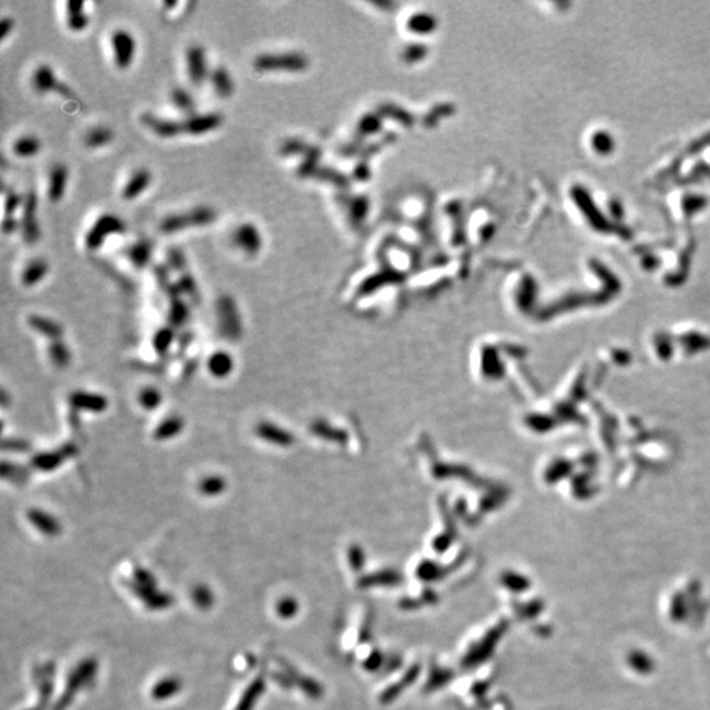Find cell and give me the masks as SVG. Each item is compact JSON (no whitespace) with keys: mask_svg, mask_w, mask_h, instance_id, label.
Returning <instances> with one entry per match:
<instances>
[{"mask_svg":"<svg viewBox=\"0 0 710 710\" xmlns=\"http://www.w3.org/2000/svg\"><path fill=\"white\" fill-rule=\"evenodd\" d=\"M217 212L210 205H198L187 212L171 213L161 221L159 229L164 235H174L187 228H198L212 224Z\"/></svg>","mask_w":710,"mask_h":710,"instance_id":"6da1fadb","label":"cell"},{"mask_svg":"<svg viewBox=\"0 0 710 710\" xmlns=\"http://www.w3.org/2000/svg\"><path fill=\"white\" fill-rule=\"evenodd\" d=\"M125 232L124 221L113 213H103L90 226L84 236V245L88 250L102 248L106 238Z\"/></svg>","mask_w":710,"mask_h":710,"instance_id":"7a4b0ae2","label":"cell"},{"mask_svg":"<svg viewBox=\"0 0 710 710\" xmlns=\"http://www.w3.org/2000/svg\"><path fill=\"white\" fill-rule=\"evenodd\" d=\"M37 205H38L37 195H36L35 191L31 189L24 196L22 219H20L22 236L28 245H35L41 237V230H40V225L37 220Z\"/></svg>","mask_w":710,"mask_h":710,"instance_id":"3957f363","label":"cell"},{"mask_svg":"<svg viewBox=\"0 0 710 710\" xmlns=\"http://www.w3.org/2000/svg\"><path fill=\"white\" fill-rule=\"evenodd\" d=\"M111 47L116 68L127 70L136 54V40L127 29H116L111 35Z\"/></svg>","mask_w":710,"mask_h":710,"instance_id":"277c9868","label":"cell"},{"mask_svg":"<svg viewBox=\"0 0 710 710\" xmlns=\"http://www.w3.org/2000/svg\"><path fill=\"white\" fill-rule=\"evenodd\" d=\"M186 66H187L189 79L194 86L200 87L201 84L205 82V79L210 78L211 71H208L207 54H205L204 47L201 45L194 44V45L187 47Z\"/></svg>","mask_w":710,"mask_h":710,"instance_id":"5b68a950","label":"cell"},{"mask_svg":"<svg viewBox=\"0 0 710 710\" xmlns=\"http://www.w3.org/2000/svg\"><path fill=\"white\" fill-rule=\"evenodd\" d=\"M219 319L220 325L223 326V331L228 338H238L241 334V319L238 315L236 303L230 296H223L219 300Z\"/></svg>","mask_w":710,"mask_h":710,"instance_id":"8992f818","label":"cell"},{"mask_svg":"<svg viewBox=\"0 0 710 710\" xmlns=\"http://www.w3.org/2000/svg\"><path fill=\"white\" fill-rule=\"evenodd\" d=\"M183 123V132L191 136H200L210 133L220 128L224 123V116L219 112H207V113H195L191 115Z\"/></svg>","mask_w":710,"mask_h":710,"instance_id":"52a82bcc","label":"cell"},{"mask_svg":"<svg viewBox=\"0 0 710 710\" xmlns=\"http://www.w3.org/2000/svg\"><path fill=\"white\" fill-rule=\"evenodd\" d=\"M142 124L155 133L158 137L162 139H174L183 132V123L171 120V118H162L155 116L150 112H143L140 118Z\"/></svg>","mask_w":710,"mask_h":710,"instance_id":"ba28073f","label":"cell"},{"mask_svg":"<svg viewBox=\"0 0 710 710\" xmlns=\"http://www.w3.org/2000/svg\"><path fill=\"white\" fill-rule=\"evenodd\" d=\"M233 244L248 255H255L260 251L262 241L257 226L251 223L239 224L233 232Z\"/></svg>","mask_w":710,"mask_h":710,"instance_id":"9c48e42d","label":"cell"},{"mask_svg":"<svg viewBox=\"0 0 710 710\" xmlns=\"http://www.w3.org/2000/svg\"><path fill=\"white\" fill-rule=\"evenodd\" d=\"M69 170L63 164L52 166L47 178V198L52 203H58L66 192Z\"/></svg>","mask_w":710,"mask_h":710,"instance_id":"30bf717a","label":"cell"},{"mask_svg":"<svg viewBox=\"0 0 710 710\" xmlns=\"http://www.w3.org/2000/svg\"><path fill=\"white\" fill-rule=\"evenodd\" d=\"M150 183H152L150 170H148L145 167H140L133 171L128 182L125 183L124 189L121 191V198L124 200H134L136 198H139L141 194L145 192V189L150 186Z\"/></svg>","mask_w":710,"mask_h":710,"instance_id":"8fae6325","label":"cell"},{"mask_svg":"<svg viewBox=\"0 0 710 710\" xmlns=\"http://www.w3.org/2000/svg\"><path fill=\"white\" fill-rule=\"evenodd\" d=\"M70 402L71 405L75 409H84L87 412H94V413L104 412V409H106V405H108V402L104 396L97 395V393H91V392H81V390L71 395Z\"/></svg>","mask_w":710,"mask_h":710,"instance_id":"7c38bea8","label":"cell"},{"mask_svg":"<svg viewBox=\"0 0 710 710\" xmlns=\"http://www.w3.org/2000/svg\"><path fill=\"white\" fill-rule=\"evenodd\" d=\"M59 83L61 82L57 79L54 71L47 63L37 66L36 70L33 71L32 86H33L36 93H38V94H47L52 91H57Z\"/></svg>","mask_w":710,"mask_h":710,"instance_id":"4fadbf2b","label":"cell"},{"mask_svg":"<svg viewBox=\"0 0 710 710\" xmlns=\"http://www.w3.org/2000/svg\"><path fill=\"white\" fill-rule=\"evenodd\" d=\"M125 253L136 269H143L150 263L153 257V242L148 238L137 239L127 248Z\"/></svg>","mask_w":710,"mask_h":710,"instance_id":"5bb4252c","label":"cell"},{"mask_svg":"<svg viewBox=\"0 0 710 710\" xmlns=\"http://www.w3.org/2000/svg\"><path fill=\"white\" fill-rule=\"evenodd\" d=\"M210 81L212 83L213 90L216 95L221 99L230 97L235 93V81L224 66H216L210 72Z\"/></svg>","mask_w":710,"mask_h":710,"instance_id":"9a60e30c","label":"cell"},{"mask_svg":"<svg viewBox=\"0 0 710 710\" xmlns=\"http://www.w3.org/2000/svg\"><path fill=\"white\" fill-rule=\"evenodd\" d=\"M90 17L84 11V3L70 0L66 3V25L72 32H81L87 28Z\"/></svg>","mask_w":710,"mask_h":710,"instance_id":"2e32d148","label":"cell"},{"mask_svg":"<svg viewBox=\"0 0 710 710\" xmlns=\"http://www.w3.org/2000/svg\"><path fill=\"white\" fill-rule=\"evenodd\" d=\"M49 265L42 258L32 260L23 270L22 274V282L26 287H33L38 282H41L47 276Z\"/></svg>","mask_w":710,"mask_h":710,"instance_id":"e0dca14e","label":"cell"},{"mask_svg":"<svg viewBox=\"0 0 710 710\" xmlns=\"http://www.w3.org/2000/svg\"><path fill=\"white\" fill-rule=\"evenodd\" d=\"M297 59L290 56H270V54H262L254 59V68L257 70H272V69H283V68H292L296 66Z\"/></svg>","mask_w":710,"mask_h":710,"instance_id":"ac0fdd59","label":"cell"},{"mask_svg":"<svg viewBox=\"0 0 710 710\" xmlns=\"http://www.w3.org/2000/svg\"><path fill=\"white\" fill-rule=\"evenodd\" d=\"M170 99H171V103L180 112L187 113L189 116L195 115V108H196L195 99L189 90H186L184 87H179V86L174 87L170 93Z\"/></svg>","mask_w":710,"mask_h":710,"instance_id":"d6986e66","label":"cell"},{"mask_svg":"<svg viewBox=\"0 0 710 710\" xmlns=\"http://www.w3.org/2000/svg\"><path fill=\"white\" fill-rule=\"evenodd\" d=\"M41 150V141L32 134L19 137L12 145V152L22 158H31Z\"/></svg>","mask_w":710,"mask_h":710,"instance_id":"ffe728a7","label":"cell"},{"mask_svg":"<svg viewBox=\"0 0 710 710\" xmlns=\"http://www.w3.org/2000/svg\"><path fill=\"white\" fill-rule=\"evenodd\" d=\"M208 368L214 377L224 378L233 370V359L225 352L214 353L208 361Z\"/></svg>","mask_w":710,"mask_h":710,"instance_id":"44dd1931","label":"cell"},{"mask_svg":"<svg viewBox=\"0 0 710 710\" xmlns=\"http://www.w3.org/2000/svg\"><path fill=\"white\" fill-rule=\"evenodd\" d=\"M113 140V132L108 127H94L88 130L84 136L86 146L91 149H97L100 146L108 145Z\"/></svg>","mask_w":710,"mask_h":710,"instance_id":"7402d4cb","label":"cell"},{"mask_svg":"<svg viewBox=\"0 0 710 710\" xmlns=\"http://www.w3.org/2000/svg\"><path fill=\"white\" fill-rule=\"evenodd\" d=\"M28 517L41 532H47V534H56L59 530V525L57 520L54 517H52L50 514L42 512V510H38V509L29 510Z\"/></svg>","mask_w":710,"mask_h":710,"instance_id":"603a6c76","label":"cell"},{"mask_svg":"<svg viewBox=\"0 0 710 710\" xmlns=\"http://www.w3.org/2000/svg\"><path fill=\"white\" fill-rule=\"evenodd\" d=\"M29 324L32 325V328L35 331H40V333H42L45 336H49L50 338H58L59 336L62 334L61 325H58L53 320L45 319V317H41V316H32L29 319Z\"/></svg>","mask_w":710,"mask_h":710,"instance_id":"cb8c5ba5","label":"cell"},{"mask_svg":"<svg viewBox=\"0 0 710 710\" xmlns=\"http://www.w3.org/2000/svg\"><path fill=\"white\" fill-rule=\"evenodd\" d=\"M65 457L66 454L65 452H47V454H41V455H37L35 459H33V464L35 467H37L38 470H42V471H52V470H56L58 466H61L62 461H65Z\"/></svg>","mask_w":710,"mask_h":710,"instance_id":"d4e9b609","label":"cell"},{"mask_svg":"<svg viewBox=\"0 0 710 710\" xmlns=\"http://www.w3.org/2000/svg\"><path fill=\"white\" fill-rule=\"evenodd\" d=\"M182 427H183V420L180 417H170L157 427L155 438L166 439V438L174 437V436H177L178 433H180Z\"/></svg>","mask_w":710,"mask_h":710,"instance_id":"484cf974","label":"cell"},{"mask_svg":"<svg viewBox=\"0 0 710 710\" xmlns=\"http://www.w3.org/2000/svg\"><path fill=\"white\" fill-rule=\"evenodd\" d=\"M166 257H167V265L174 271L179 272V274L187 271V260H186V255L182 251V248H177V246L167 248Z\"/></svg>","mask_w":710,"mask_h":710,"instance_id":"4316f807","label":"cell"},{"mask_svg":"<svg viewBox=\"0 0 710 710\" xmlns=\"http://www.w3.org/2000/svg\"><path fill=\"white\" fill-rule=\"evenodd\" d=\"M179 290L180 292H184L194 300V301H199L200 300V295H199V290H198V285L194 279V276L191 275V272L184 271L180 274L179 276Z\"/></svg>","mask_w":710,"mask_h":710,"instance_id":"83f0119b","label":"cell"},{"mask_svg":"<svg viewBox=\"0 0 710 710\" xmlns=\"http://www.w3.org/2000/svg\"><path fill=\"white\" fill-rule=\"evenodd\" d=\"M225 483L224 478L220 476H210L201 482L200 491L207 496H216L219 494L224 492Z\"/></svg>","mask_w":710,"mask_h":710,"instance_id":"f1b7e54d","label":"cell"},{"mask_svg":"<svg viewBox=\"0 0 710 710\" xmlns=\"http://www.w3.org/2000/svg\"><path fill=\"white\" fill-rule=\"evenodd\" d=\"M50 358L54 362V365L59 367L66 366L70 362V352L65 343L56 341L50 346Z\"/></svg>","mask_w":710,"mask_h":710,"instance_id":"f546056e","label":"cell"},{"mask_svg":"<svg viewBox=\"0 0 710 710\" xmlns=\"http://www.w3.org/2000/svg\"><path fill=\"white\" fill-rule=\"evenodd\" d=\"M24 196L17 194L16 191L10 189L6 194L4 199V216H13L15 212L23 207Z\"/></svg>","mask_w":710,"mask_h":710,"instance_id":"4dcf8cb0","label":"cell"},{"mask_svg":"<svg viewBox=\"0 0 710 710\" xmlns=\"http://www.w3.org/2000/svg\"><path fill=\"white\" fill-rule=\"evenodd\" d=\"M187 315H189V309H187V306L184 304V301L180 300L179 296L178 297H173V300H171V309H170V317H171V320L174 322H177V324H180V322H183L184 320L187 319Z\"/></svg>","mask_w":710,"mask_h":710,"instance_id":"1f68e13d","label":"cell"},{"mask_svg":"<svg viewBox=\"0 0 710 710\" xmlns=\"http://www.w3.org/2000/svg\"><path fill=\"white\" fill-rule=\"evenodd\" d=\"M140 400L146 409H154L161 404L162 397H161L159 390H157L155 388H146V390H142Z\"/></svg>","mask_w":710,"mask_h":710,"instance_id":"d6a6232c","label":"cell"},{"mask_svg":"<svg viewBox=\"0 0 710 710\" xmlns=\"http://www.w3.org/2000/svg\"><path fill=\"white\" fill-rule=\"evenodd\" d=\"M17 229H20V221L15 216H4L1 221V230L4 235H13Z\"/></svg>","mask_w":710,"mask_h":710,"instance_id":"836d02e7","label":"cell"},{"mask_svg":"<svg viewBox=\"0 0 710 710\" xmlns=\"http://www.w3.org/2000/svg\"><path fill=\"white\" fill-rule=\"evenodd\" d=\"M157 337H158V338H157V342H155V347H157V350H164V349H167V346L170 345V342H171V338H173L171 333L168 331H161Z\"/></svg>","mask_w":710,"mask_h":710,"instance_id":"e575fe53","label":"cell"},{"mask_svg":"<svg viewBox=\"0 0 710 710\" xmlns=\"http://www.w3.org/2000/svg\"><path fill=\"white\" fill-rule=\"evenodd\" d=\"M13 19L12 17H3L0 20V40H4L7 36L11 33L13 29Z\"/></svg>","mask_w":710,"mask_h":710,"instance_id":"d590c367","label":"cell"},{"mask_svg":"<svg viewBox=\"0 0 710 710\" xmlns=\"http://www.w3.org/2000/svg\"><path fill=\"white\" fill-rule=\"evenodd\" d=\"M56 93H58L62 97H66V99H70V100L75 99V94L71 91L70 87L68 84H65V83H59L58 88H57Z\"/></svg>","mask_w":710,"mask_h":710,"instance_id":"8d00e7d4","label":"cell"},{"mask_svg":"<svg viewBox=\"0 0 710 710\" xmlns=\"http://www.w3.org/2000/svg\"><path fill=\"white\" fill-rule=\"evenodd\" d=\"M16 446H17L19 449L22 450L26 449V448H28V445H26L25 442H23V441H19V439H17V441H10V442H4V449L10 448V449L11 450H15L16 449Z\"/></svg>","mask_w":710,"mask_h":710,"instance_id":"74e56055","label":"cell"},{"mask_svg":"<svg viewBox=\"0 0 710 710\" xmlns=\"http://www.w3.org/2000/svg\"><path fill=\"white\" fill-rule=\"evenodd\" d=\"M177 4H178V3H177V1H175V0H173V1H164V7H165L166 10H167V8H168V10H170V8H173V7H175V6H177Z\"/></svg>","mask_w":710,"mask_h":710,"instance_id":"f35d334b","label":"cell"}]
</instances>
